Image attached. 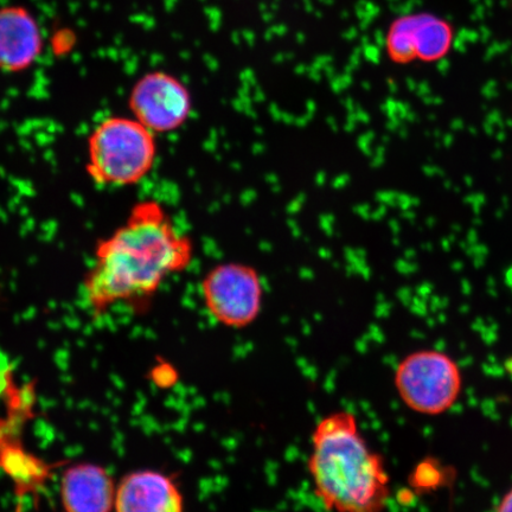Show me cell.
I'll list each match as a JSON object with an SVG mask.
<instances>
[{"mask_svg":"<svg viewBox=\"0 0 512 512\" xmlns=\"http://www.w3.org/2000/svg\"><path fill=\"white\" fill-rule=\"evenodd\" d=\"M194 251L162 203L137 202L123 224L96 243L82 283L89 311L98 318L118 304L143 309L166 280L188 270Z\"/></svg>","mask_w":512,"mask_h":512,"instance_id":"1","label":"cell"},{"mask_svg":"<svg viewBox=\"0 0 512 512\" xmlns=\"http://www.w3.org/2000/svg\"><path fill=\"white\" fill-rule=\"evenodd\" d=\"M307 470L316 497L331 512H383L392 495L381 454L369 446L356 415L348 411L317 422Z\"/></svg>","mask_w":512,"mask_h":512,"instance_id":"2","label":"cell"},{"mask_svg":"<svg viewBox=\"0 0 512 512\" xmlns=\"http://www.w3.org/2000/svg\"><path fill=\"white\" fill-rule=\"evenodd\" d=\"M157 136L133 117H108L87 139L86 171L100 187L126 188L155 168Z\"/></svg>","mask_w":512,"mask_h":512,"instance_id":"3","label":"cell"},{"mask_svg":"<svg viewBox=\"0 0 512 512\" xmlns=\"http://www.w3.org/2000/svg\"><path fill=\"white\" fill-rule=\"evenodd\" d=\"M458 363L443 351L416 350L399 363L394 386L411 411L427 416L444 414L456 405L463 390Z\"/></svg>","mask_w":512,"mask_h":512,"instance_id":"4","label":"cell"},{"mask_svg":"<svg viewBox=\"0 0 512 512\" xmlns=\"http://www.w3.org/2000/svg\"><path fill=\"white\" fill-rule=\"evenodd\" d=\"M204 306L217 323L245 329L260 316L264 284L258 271L241 262H224L211 268L201 283Z\"/></svg>","mask_w":512,"mask_h":512,"instance_id":"5","label":"cell"},{"mask_svg":"<svg viewBox=\"0 0 512 512\" xmlns=\"http://www.w3.org/2000/svg\"><path fill=\"white\" fill-rule=\"evenodd\" d=\"M132 117L158 136L179 130L192 113L190 91L176 76L151 72L134 83L128 95Z\"/></svg>","mask_w":512,"mask_h":512,"instance_id":"6","label":"cell"},{"mask_svg":"<svg viewBox=\"0 0 512 512\" xmlns=\"http://www.w3.org/2000/svg\"><path fill=\"white\" fill-rule=\"evenodd\" d=\"M115 512H184V498L165 473L140 470L128 473L117 486Z\"/></svg>","mask_w":512,"mask_h":512,"instance_id":"7","label":"cell"},{"mask_svg":"<svg viewBox=\"0 0 512 512\" xmlns=\"http://www.w3.org/2000/svg\"><path fill=\"white\" fill-rule=\"evenodd\" d=\"M42 49L40 24L28 9L15 5L0 9V72H24Z\"/></svg>","mask_w":512,"mask_h":512,"instance_id":"8","label":"cell"},{"mask_svg":"<svg viewBox=\"0 0 512 512\" xmlns=\"http://www.w3.org/2000/svg\"><path fill=\"white\" fill-rule=\"evenodd\" d=\"M117 486L105 467L81 463L64 471L60 496L64 512H113Z\"/></svg>","mask_w":512,"mask_h":512,"instance_id":"9","label":"cell"},{"mask_svg":"<svg viewBox=\"0 0 512 512\" xmlns=\"http://www.w3.org/2000/svg\"><path fill=\"white\" fill-rule=\"evenodd\" d=\"M412 42L416 60L438 61L452 47L453 30L444 19L431 14H415L412 15Z\"/></svg>","mask_w":512,"mask_h":512,"instance_id":"10","label":"cell"},{"mask_svg":"<svg viewBox=\"0 0 512 512\" xmlns=\"http://www.w3.org/2000/svg\"><path fill=\"white\" fill-rule=\"evenodd\" d=\"M386 49L389 59L396 64H407L416 60L412 43V15L402 16L390 24Z\"/></svg>","mask_w":512,"mask_h":512,"instance_id":"11","label":"cell"},{"mask_svg":"<svg viewBox=\"0 0 512 512\" xmlns=\"http://www.w3.org/2000/svg\"><path fill=\"white\" fill-rule=\"evenodd\" d=\"M495 512H512V488L499 501Z\"/></svg>","mask_w":512,"mask_h":512,"instance_id":"12","label":"cell"}]
</instances>
